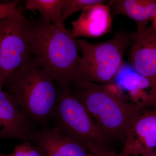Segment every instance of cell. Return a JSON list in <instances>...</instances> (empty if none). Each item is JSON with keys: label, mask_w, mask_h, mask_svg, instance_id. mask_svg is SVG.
<instances>
[{"label": "cell", "mask_w": 156, "mask_h": 156, "mask_svg": "<svg viewBox=\"0 0 156 156\" xmlns=\"http://www.w3.org/2000/svg\"><path fill=\"white\" fill-rule=\"evenodd\" d=\"M33 58L60 90H68L78 80L81 56L64 23L56 25L31 20Z\"/></svg>", "instance_id": "obj_1"}, {"label": "cell", "mask_w": 156, "mask_h": 156, "mask_svg": "<svg viewBox=\"0 0 156 156\" xmlns=\"http://www.w3.org/2000/svg\"><path fill=\"white\" fill-rule=\"evenodd\" d=\"M114 87L78 80L69 88L112 141L124 145L130 129L145 107L128 103Z\"/></svg>", "instance_id": "obj_2"}, {"label": "cell", "mask_w": 156, "mask_h": 156, "mask_svg": "<svg viewBox=\"0 0 156 156\" xmlns=\"http://www.w3.org/2000/svg\"><path fill=\"white\" fill-rule=\"evenodd\" d=\"M4 87L28 119L44 121L53 115L59 88L33 58L12 73Z\"/></svg>", "instance_id": "obj_3"}, {"label": "cell", "mask_w": 156, "mask_h": 156, "mask_svg": "<svg viewBox=\"0 0 156 156\" xmlns=\"http://www.w3.org/2000/svg\"><path fill=\"white\" fill-rule=\"evenodd\" d=\"M133 34L120 30L111 39L96 43L76 38L81 53L78 80L109 84L124 63L125 53L131 46Z\"/></svg>", "instance_id": "obj_4"}, {"label": "cell", "mask_w": 156, "mask_h": 156, "mask_svg": "<svg viewBox=\"0 0 156 156\" xmlns=\"http://www.w3.org/2000/svg\"><path fill=\"white\" fill-rule=\"evenodd\" d=\"M65 134L92 155L111 151L112 141L101 129L83 104L68 90H60L53 115Z\"/></svg>", "instance_id": "obj_5"}, {"label": "cell", "mask_w": 156, "mask_h": 156, "mask_svg": "<svg viewBox=\"0 0 156 156\" xmlns=\"http://www.w3.org/2000/svg\"><path fill=\"white\" fill-rule=\"evenodd\" d=\"M32 58L30 22L23 11L0 20V86Z\"/></svg>", "instance_id": "obj_6"}, {"label": "cell", "mask_w": 156, "mask_h": 156, "mask_svg": "<svg viewBox=\"0 0 156 156\" xmlns=\"http://www.w3.org/2000/svg\"><path fill=\"white\" fill-rule=\"evenodd\" d=\"M129 50L131 66L151 84V95L156 96V32L149 27H137Z\"/></svg>", "instance_id": "obj_7"}, {"label": "cell", "mask_w": 156, "mask_h": 156, "mask_svg": "<svg viewBox=\"0 0 156 156\" xmlns=\"http://www.w3.org/2000/svg\"><path fill=\"white\" fill-rule=\"evenodd\" d=\"M0 138L31 141L34 132L14 98L0 86Z\"/></svg>", "instance_id": "obj_8"}, {"label": "cell", "mask_w": 156, "mask_h": 156, "mask_svg": "<svg viewBox=\"0 0 156 156\" xmlns=\"http://www.w3.org/2000/svg\"><path fill=\"white\" fill-rule=\"evenodd\" d=\"M31 142L42 156H92L84 147L56 126L34 132Z\"/></svg>", "instance_id": "obj_9"}, {"label": "cell", "mask_w": 156, "mask_h": 156, "mask_svg": "<svg viewBox=\"0 0 156 156\" xmlns=\"http://www.w3.org/2000/svg\"><path fill=\"white\" fill-rule=\"evenodd\" d=\"M105 2L97 4L82 11L71 23L70 30L74 38H98L111 32L112 18L110 6Z\"/></svg>", "instance_id": "obj_10"}, {"label": "cell", "mask_w": 156, "mask_h": 156, "mask_svg": "<svg viewBox=\"0 0 156 156\" xmlns=\"http://www.w3.org/2000/svg\"><path fill=\"white\" fill-rule=\"evenodd\" d=\"M156 147V110L140 115L129 131L120 153L137 156Z\"/></svg>", "instance_id": "obj_11"}, {"label": "cell", "mask_w": 156, "mask_h": 156, "mask_svg": "<svg viewBox=\"0 0 156 156\" xmlns=\"http://www.w3.org/2000/svg\"><path fill=\"white\" fill-rule=\"evenodd\" d=\"M108 5L113 15L126 16L134 20L137 27H145L156 16V0H115Z\"/></svg>", "instance_id": "obj_12"}, {"label": "cell", "mask_w": 156, "mask_h": 156, "mask_svg": "<svg viewBox=\"0 0 156 156\" xmlns=\"http://www.w3.org/2000/svg\"><path fill=\"white\" fill-rule=\"evenodd\" d=\"M115 76L119 81V85L129 92L136 104L144 107L152 105V98L144 91L148 88H151V90L149 81L139 74L131 65L123 63Z\"/></svg>", "instance_id": "obj_13"}, {"label": "cell", "mask_w": 156, "mask_h": 156, "mask_svg": "<svg viewBox=\"0 0 156 156\" xmlns=\"http://www.w3.org/2000/svg\"><path fill=\"white\" fill-rule=\"evenodd\" d=\"M63 0H27L25 7L30 11H38L41 20L56 25L60 23Z\"/></svg>", "instance_id": "obj_14"}, {"label": "cell", "mask_w": 156, "mask_h": 156, "mask_svg": "<svg viewBox=\"0 0 156 156\" xmlns=\"http://www.w3.org/2000/svg\"><path fill=\"white\" fill-rule=\"evenodd\" d=\"M103 0H63L60 23H64L73 14L95 5L105 2Z\"/></svg>", "instance_id": "obj_15"}, {"label": "cell", "mask_w": 156, "mask_h": 156, "mask_svg": "<svg viewBox=\"0 0 156 156\" xmlns=\"http://www.w3.org/2000/svg\"><path fill=\"white\" fill-rule=\"evenodd\" d=\"M11 156H42L39 150L30 141H24L14 147Z\"/></svg>", "instance_id": "obj_16"}, {"label": "cell", "mask_w": 156, "mask_h": 156, "mask_svg": "<svg viewBox=\"0 0 156 156\" xmlns=\"http://www.w3.org/2000/svg\"><path fill=\"white\" fill-rule=\"evenodd\" d=\"M22 11V8L18 7V1L0 2V20Z\"/></svg>", "instance_id": "obj_17"}, {"label": "cell", "mask_w": 156, "mask_h": 156, "mask_svg": "<svg viewBox=\"0 0 156 156\" xmlns=\"http://www.w3.org/2000/svg\"><path fill=\"white\" fill-rule=\"evenodd\" d=\"M92 156H123L120 153H116L114 151L101 153L96 154L92 155Z\"/></svg>", "instance_id": "obj_18"}, {"label": "cell", "mask_w": 156, "mask_h": 156, "mask_svg": "<svg viewBox=\"0 0 156 156\" xmlns=\"http://www.w3.org/2000/svg\"><path fill=\"white\" fill-rule=\"evenodd\" d=\"M143 156H156V152L154 151V149L147 152L143 154Z\"/></svg>", "instance_id": "obj_19"}, {"label": "cell", "mask_w": 156, "mask_h": 156, "mask_svg": "<svg viewBox=\"0 0 156 156\" xmlns=\"http://www.w3.org/2000/svg\"><path fill=\"white\" fill-rule=\"evenodd\" d=\"M11 154H12V153L10 154L2 153L0 150V156H11Z\"/></svg>", "instance_id": "obj_20"}, {"label": "cell", "mask_w": 156, "mask_h": 156, "mask_svg": "<svg viewBox=\"0 0 156 156\" xmlns=\"http://www.w3.org/2000/svg\"><path fill=\"white\" fill-rule=\"evenodd\" d=\"M154 30L156 32V16L154 19Z\"/></svg>", "instance_id": "obj_21"}, {"label": "cell", "mask_w": 156, "mask_h": 156, "mask_svg": "<svg viewBox=\"0 0 156 156\" xmlns=\"http://www.w3.org/2000/svg\"><path fill=\"white\" fill-rule=\"evenodd\" d=\"M153 105H156V97L154 98Z\"/></svg>", "instance_id": "obj_22"}]
</instances>
